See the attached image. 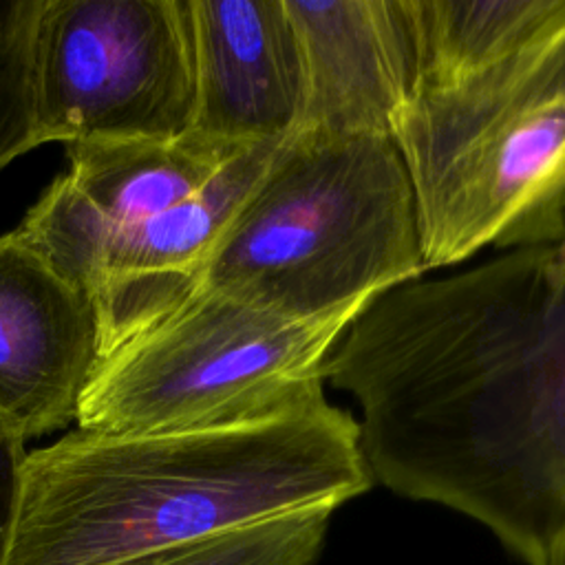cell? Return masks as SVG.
<instances>
[{
    "instance_id": "cell-1",
    "label": "cell",
    "mask_w": 565,
    "mask_h": 565,
    "mask_svg": "<svg viewBox=\"0 0 565 565\" xmlns=\"http://www.w3.org/2000/svg\"><path fill=\"white\" fill-rule=\"evenodd\" d=\"M324 382L360 406L373 481L486 525L527 565L565 536V245L380 294Z\"/></svg>"
},
{
    "instance_id": "cell-2",
    "label": "cell",
    "mask_w": 565,
    "mask_h": 565,
    "mask_svg": "<svg viewBox=\"0 0 565 565\" xmlns=\"http://www.w3.org/2000/svg\"><path fill=\"white\" fill-rule=\"evenodd\" d=\"M373 486L358 419L329 399L263 419L104 435L26 455L9 565H148L188 543Z\"/></svg>"
},
{
    "instance_id": "cell-3",
    "label": "cell",
    "mask_w": 565,
    "mask_h": 565,
    "mask_svg": "<svg viewBox=\"0 0 565 565\" xmlns=\"http://www.w3.org/2000/svg\"><path fill=\"white\" fill-rule=\"evenodd\" d=\"M426 271L391 135L294 130L212 249L199 287L296 320L364 309Z\"/></svg>"
},
{
    "instance_id": "cell-4",
    "label": "cell",
    "mask_w": 565,
    "mask_h": 565,
    "mask_svg": "<svg viewBox=\"0 0 565 565\" xmlns=\"http://www.w3.org/2000/svg\"><path fill=\"white\" fill-rule=\"evenodd\" d=\"M391 137L417 205L426 269L479 249L565 238V31L413 90Z\"/></svg>"
},
{
    "instance_id": "cell-5",
    "label": "cell",
    "mask_w": 565,
    "mask_h": 565,
    "mask_svg": "<svg viewBox=\"0 0 565 565\" xmlns=\"http://www.w3.org/2000/svg\"><path fill=\"white\" fill-rule=\"evenodd\" d=\"M360 311L296 320L196 287L97 362L75 424L143 435L307 408L327 399V358Z\"/></svg>"
},
{
    "instance_id": "cell-6",
    "label": "cell",
    "mask_w": 565,
    "mask_h": 565,
    "mask_svg": "<svg viewBox=\"0 0 565 565\" xmlns=\"http://www.w3.org/2000/svg\"><path fill=\"white\" fill-rule=\"evenodd\" d=\"M196 75L190 0H42L33 38L38 141L177 139Z\"/></svg>"
},
{
    "instance_id": "cell-7",
    "label": "cell",
    "mask_w": 565,
    "mask_h": 565,
    "mask_svg": "<svg viewBox=\"0 0 565 565\" xmlns=\"http://www.w3.org/2000/svg\"><path fill=\"white\" fill-rule=\"evenodd\" d=\"M97 362L88 296L18 230L0 236V419L24 441L66 428Z\"/></svg>"
},
{
    "instance_id": "cell-8",
    "label": "cell",
    "mask_w": 565,
    "mask_h": 565,
    "mask_svg": "<svg viewBox=\"0 0 565 565\" xmlns=\"http://www.w3.org/2000/svg\"><path fill=\"white\" fill-rule=\"evenodd\" d=\"M196 97L190 132L252 146L298 126L300 55L285 0H190Z\"/></svg>"
},
{
    "instance_id": "cell-9",
    "label": "cell",
    "mask_w": 565,
    "mask_h": 565,
    "mask_svg": "<svg viewBox=\"0 0 565 565\" xmlns=\"http://www.w3.org/2000/svg\"><path fill=\"white\" fill-rule=\"evenodd\" d=\"M302 102L296 130L391 135L411 95L402 0H285Z\"/></svg>"
},
{
    "instance_id": "cell-10",
    "label": "cell",
    "mask_w": 565,
    "mask_h": 565,
    "mask_svg": "<svg viewBox=\"0 0 565 565\" xmlns=\"http://www.w3.org/2000/svg\"><path fill=\"white\" fill-rule=\"evenodd\" d=\"M411 93L514 57L565 31V0H402Z\"/></svg>"
},
{
    "instance_id": "cell-11",
    "label": "cell",
    "mask_w": 565,
    "mask_h": 565,
    "mask_svg": "<svg viewBox=\"0 0 565 565\" xmlns=\"http://www.w3.org/2000/svg\"><path fill=\"white\" fill-rule=\"evenodd\" d=\"M331 508H307L177 547L148 565H311L324 547Z\"/></svg>"
},
{
    "instance_id": "cell-12",
    "label": "cell",
    "mask_w": 565,
    "mask_h": 565,
    "mask_svg": "<svg viewBox=\"0 0 565 565\" xmlns=\"http://www.w3.org/2000/svg\"><path fill=\"white\" fill-rule=\"evenodd\" d=\"M42 0H0V170L40 146L33 38Z\"/></svg>"
},
{
    "instance_id": "cell-13",
    "label": "cell",
    "mask_w": 565,
    "mask_h": 565,
    "mask_svg": "<svg viewBox=\"0 0 565 565\" xmlns=\"http://www.w3.org/2000/svg\"><path fill=\"white\" fill-rule=\"evenodd\" d=\"M24 439L0 419V565H9L26 461Z\"/></svg>"
},
{
    "instance_id": "cell-14",
    "label": "cell",
    "mask_w": 565,
    "mask_h": 565,
    "mask_svg": "<svg viewBox=\"0 0 565 565\" xmlns=\"http://www.w3.org/2000/svg\"><path fill=\"white\" fill-rule=\"evenodd\" d=\"M545 565H565V536L558 541V545L552 550V554L547 556Z\"/></svg>"
},
{
    "instance_id": "cell-15",
    "label": "cell",
    "mask_w": 565,
    "mask_h": 565,
    "mask_svg": "<svg viewBox=\"0 0 565 565\" xmlns=\"http://www.w3.org/2000/svg\"><path fill=\"white\" fill-rule=\"evenodd\" d=\"M561 243H563V245H565V238H563V241H561Z\"/></svg>"
}]
</instances>
